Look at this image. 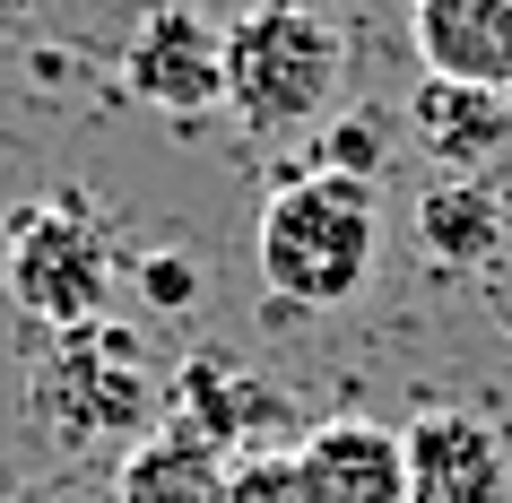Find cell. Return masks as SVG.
Segmentation results:
<instances>
[{"mask_svg":"<svg viewBox=\"0 0 512 503\" xmlns=\"http://www.w3.org/2000/svg\"><path fill=\"white\" fill-rule=\"evenodd\" d=\"M374 252H382V209L348 174L304 165L261 200L252 261H261L270 313H339V304H356L365 278H374Z\"/></svg>","mask_w":512,"mask_h":503,"instance_id":"6da1fadb","label":"cell"},{"mask_svg":"<svg viewBox=\"0 0 512 503\" xmlns=\"http://www.w3.org/2000/svg\"><path fill=\"white\" fill-rule=\"evenodd\" d=\"M157 365L131 321H79V330H44L27 365V425L53 451H96V443H139L157 417Z\"/></svg>","mask_w":512,"mask_h":503,"instance_id":"7a4b0ae2","label":"cell"},{"mask_svg":"<svg viewBox=\"0 0 512 503\" xmlns=\"http://www.w3.org/2000/svg\"><path fill=\"white\" fill-rule=\"evenodd\" d=\"M348 79V35L330 27L322 9L304 0H252L235 27H226V96L235 131L252 139H296L322 131Z\"/></svg>","mask_w":512,"mask_h":503,"instance_id":"3957f363","label":"cell"},{"mask_svg":"<svg viewBox=\"0 0 512 503\" xmlns=\"http://www.w3.org/2000/svg\"><path fill=\"white\" fill-rule=\"evenodd\" d=\"M113 278H122V252H113L87 191H44V200H18L0 217V287L35 330L105 321Z\"/></svg>","mask_w":512,"mask_h":503,"instance_id":"277c9868","label":"cell"},{"mask_svg":"<svg viewBox=\"0 0 512 503\" xmlns=\"http://www.w3.org/2000/svg\"><path fill=\"white\" fill-rule=\"evenodd\" d=\"M122 87L165 122H191L226 96V35H209L191 0H148L122 44Z\"/></svg>","mask_w":512,"mask_h":503,"instance_id":"5b68a950","label":"cell"},{"mask_svg":"<svg viewBox=\"0 0 512 503\" xmlns=\"http://www.w3.org/2000/svg\"><path fill=\"white\" fill-rule=\"evenodd\" d=\"M165 408H174V425L200 434L217 460H243V451H296V443H287L296 399L270 391V382H252L226 347H191L183 373L165 382Z\"/></svg>","mask_w":512,"mask_h":503,"instance_id":"8992f818","label":"cell"},{"mask_svg":"<svg viewBox=\"0 0 512 503\" xmlns=\"http://www.w3.org/2000/svg\"><path fill=\"white\" fill-rule=\"evenodd\" d=\"M296 469L313 503H408V443L382 417H322L296 434Z\"/></svg>","mask_w":512,"mask_h":503,"instance_id":"52a82bcc","label":"cell"},{"mask_svg":"<svg viewBox=\"0 0 512 503\" xmlns=\"http://www.w3.org/2000/svg\"><path fill=\"white\" fill-rule=\"evenodd\" d=\"M408 443V503H504V443L495 425L469 408H434V417L400 425Z\"/></svg>","mask_w":512,"mask_h":503,"instance_id":"ba28073f","label":"cell"},{"mask_svg":"<svg viewBox=\"0 0 512 503\" xmlns=\"http://www.w3.org/2000/svg\"><path fill=\"white\" fill-rule=\"evenodd\" d=\"M408 44L426 79L512 96V0H408Z\"/></svg>","mask_w":512,"mask_h":503,"instance_id":"9c48e42d","label":"cell"},{"mask_svg":"<svg viewBox=\"0 0 512 503\" xmlns=\"http://www.w3.org/2000/svg\"><path fill=\"white\" fill-rule=\"evenodd\" d=\"M408 131L443 174H486L512 148V96L495 87H460V79H417L408 96Z\"/></svg>","mask_w":512,"mask_h":503,"instance_id":"30bf717a","label":"cell"},{"mask_svg":"<svg viewBox=\"0 0 512 503\" xmlns=\"http://www.w3.org/2000/svg\"><path fill=\"white\" fill-rule=\"evenodd\" d=\"M417 243H426L434 269H452V278H478L512 252V217L495 200L486 174H443V183L417 200Z\"/></svg>","mask_w":512,"mask_h":503,"instance_id":"8fae6325","label":"cell"},{"mask_svg":"<svg viewBox=\"0 0 512 503\" xmlns=\"http://www.w3.org/2000/svg\"><path fill=\"white\" fill-rule=\"evenodd\" d=\"M113 503H226V460L183 425H148L113 469Z\"/></svg>","mask_w":512,"mask_h":503,"instance_id":"7c38bea8","label":"cell"},{"mask_svg":"<svg viewBox=\"0 0 512 503\" xmlns=\"http://www.w3.org/2000/svg\"><path fill=\"white\" fill-rule=\"evenodd\" d=\"M382 139H391V122H382L374 105L330 113L322 131H313V174H348V183H365V191H374V183H382V157H391Z\"/></svg>","mask_w":512,"mask_h":503,"instance_id":"4fadbf2b","label":"cell"},{"mask_svg":"<svg viewBox=\"0 0 512 503\" xmlns=\"http://www.w3.org/2000/svg\"><path fill=\"white\" fill-rule=\"evenodd\" d=\"M226 503H313V495H304L296 451H243V460H226Z\"/></svg>","mask_w":512,"mask_h":503,"instance_id":"5bb4252c","label":"cell"},{"mask_svg":"<svg viewBox=\"0 0 512 503\" xmlns=\"http://www.w3.org/2000/svg\"><path fill=\"white\" fill-rule=\"evenodd\" d=\"M139 304H148V313H191V304H200V269H191L183 252H148V261H139Z\"/></svg>","mask_w":512,"mask_h":503,"instance_id":"9a60e30c","label":"cell"},{"mask_svg":"<svg viewBox=\"0 0 512 503\" xmlns=\"http://www.w3.org/2000/svg\"><path fill=\"white\" fill-rule=\"evenodd\" d=\"M9 18H18V0H0V27H9Z\"/></svg>","mask_w":512,"mask_h":503,"instance_id":"2e32d148","label":"cell"},{"mask_svg":"<svg viewBox=\"0 0 512 503\" xmlns=\"http://www.w3.org/2000/svg\"><path fill=\"white\" fill-rule=\"evenodd\" d=\"M0 503H9V495H0Z\"/></svg>","mask_w":512,"mask_h":503,"instance_id":"e0dca14e","label":"cell"}]
</instances>
